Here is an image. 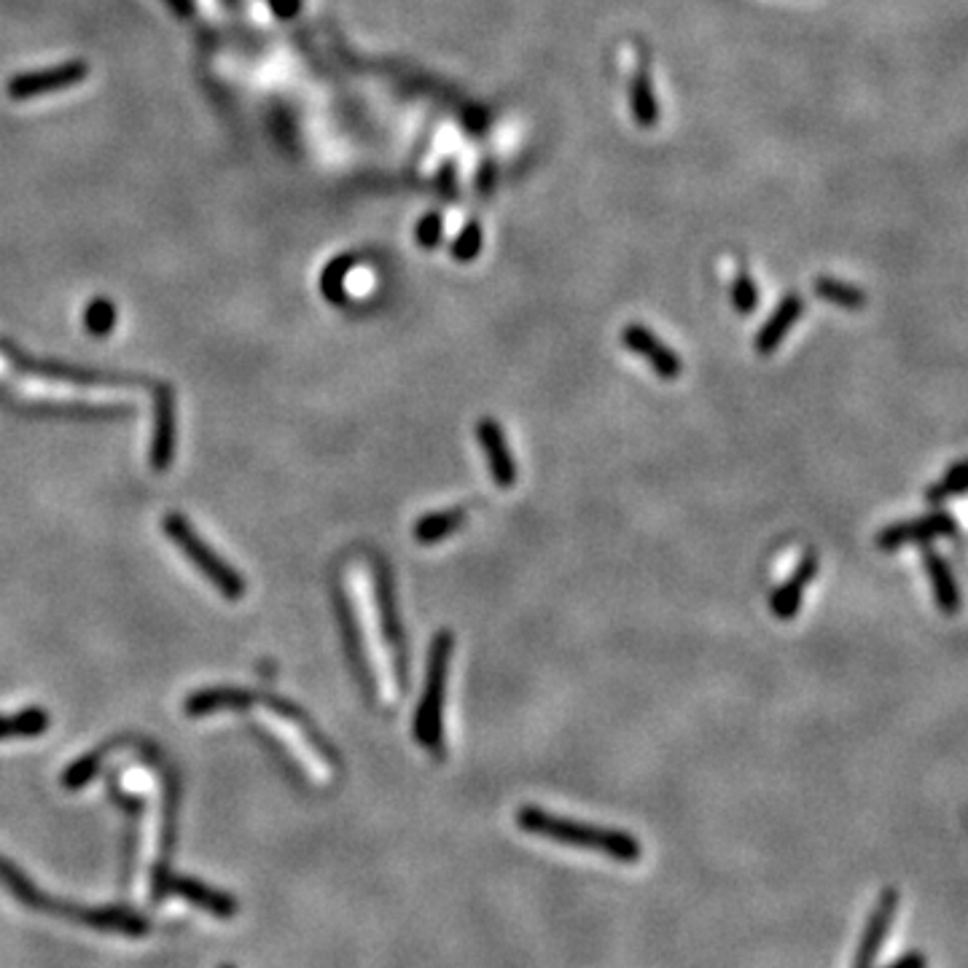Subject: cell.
Wrapping results in <instances>:
<instances>
[{"label": "cell", "instance_id": "cell-2", "mask_svg": "<svg viewBox=\"0 0 968 968\" xmlns=\"http://www.w3.org/2000/svg\"><path fill=\"white\" fill-rule=\"evenodd\" d=\"M248 708H254L261 727L286 745V751L305 767L309 778L318 780V783L332 778V748L315 734V729L307 724L305 715L296 713V708L275 700V697H261L250 692L243 710Z\"/></svg>", "mask_w": 968, "mask_h": 968}, {"label": "cell", "instance_id": "cell-3", "mask_svg": "<svg viewBox=\"0 0 968 968\" xmlns=\"http://www.w3.org/2000/svg\"><path fill=\"white\" fill-rule=\"evenodd\" d=\"M452 651H455V635H452L450 630H438L434 641H431L423 697H419L415 724H412L415 740L425 748V751H431V753H442L444 694H447V675H450Z\"/></svg>", "mask_w": 968, "mask_h": 968}, {"label": "cell", "instance_id": "cell-24", "mask_svg": "<svg viewBox=\"0 0 968 968\" xmlns=\"http://www.w3.org/2000/svg\"><path fill=\"white\" fill-rule=\"evenodd\" d=\"M732 305L740 315H751L753 309L759 307V288H757V283H753L745 273H740L738 280H734Z\"/></svg>", "mask_w": 968, "mask_h": 968}, {"label": "cell", "instance_id": "cell-25", "mask_svg": "<svg viewBox=\"0 0 968 968\" xmlns=\"http://www.w3.org/2000/svg\"><path fill=\"white\" fill-rule=\"evenodd\" d=\"M442 231H444L442 216H438V213H428V216L417 224V243L423 245V248H436V245L442 243Z\"/></svg>", "mask_w": 968, "mask_h": 968}, {"label": "cell", "instance_id": "cell-6", "mask_svg": "<svg viewBox=\"0 0 968 968\" xmlns=\"http://www.w3.org/2000/svg\"><path fill=\"white\" fill-rule=\"evenodd\" d=\"M89 76L87 62H65L49 70H32V73L14 76L9 81V97L11 100H30V97H41L51 92H62V89L76 87Z\"/></svg>", "mask_w": 968, "mask_h": 968}, {"label": "cell", "instance_id": "cell-9", "mask_svg": "<svg viewBox=\"0 0 968 968\" xmlns=\"http://www.w3.org/2000/svg\"><path fill=\"white\" fill-rule=\"evenodd\" d=\"M818 567H821V563H818L816 554H804V557L799 560V565L793 567L791 576L770 595V611L774 619L789 622V619L797 616L799 609H802L807 586H810V581L818 576Z\"/></svg>", "mask_w": 968, "mask_h": 968}, {"label": "cell", "instance_id": "cell-12", "mask_svg": "<svg viewBox=\"0 0 968 968\" xmlns=\"http://www.w3.org/2000/svg\"><path fill=\"white\" fill-rule=\"evenodd\" d=\"M804 313V302L799 294H789L783 302H780V307L774 309V313L767 318L764 326H761V332L757 334V353L759 355H772L780 347V342L786 339V334L791 332L793 323L802 318Z\"/></svg>", "mask_w": 968, "mask_h": 968}, {"label": "cell", "instance_id": "cell-17", "mask_svg": "<svg viewBox=\"0 0 968 968\" xmlns=\"http://www.w3.org/2000/svg\"><path fill=\"white\" fill-rule=\"evenodd\" d=\"M812 290H816L821 299H826L829 305H834V307H842V309H863L867 307V294H863V290L848 286V283H839V280H834V277H816Z\"/></svg>", "mask_w": 968, "mask_h": 968}, {"label": "cell", "instance_id": "cell-20", "mask_svg": "<svg viewBox=\"0 0 968 968\" xmlns=\"http://www.w3.org/2000/svg\"><path fill=\"white\" fill-rule=\"evenodd\" d=\"M170 888H176L180 896H186V899H189V901L199 903V907L210 909V912H216V915H231V912H235V903L226 899V896L216 893V890H210V888H205V886H199V882L172 880Z\"/></svg>", "mask_w": 968, "mask_h": 968}, {"label": "cell", "instance_id": "cell-10", "mask_svg": "<svg viewBox=\"0 0 968 968\" xmlns=\"http://www.w3.org/2000/svg\"><path fill=\"white\" fill-rule=\"evenodd\" d=\"M157 393V409H154V442L151 463L157 471H165L176 455V396L170 387H154Z\"/></svg>", "mask_w": 968, "mask_h": 968}, {"label": "cell", "instance_id": "cell-4", "mask_svg": "<svg viewBox=\"0 0 968 968\" xmlns=\"http://www.w3.org/2000/svg\"><path fill=\"white\" fill-rule=\"evenodd\" d=\"M165 533L170 535L172 544H176L180 552L189 557V563L197 567V571L203 573V576L208 579L224 597L240 600L245 595V581H243L240 573L231 571V567L226 565L224 560L218 557V554L213 552V549L205 544L203 539H199V533L191 531V525L184 520V516L172 514V512L167 514L165 516Z\"/></svg>", "mask_w": 968, "mask_h": 968}, {"label": "cell", "instance_id": "cell-11", "mask_svg": "<svg viewBox=\"0 0 968 968\" xmlns=\"http://www.w3.org/2000/svg\"><path fill=\"white\" fill-rule=\"evenodd\" d=\"M896 907H899V893H896V890H886L869 918V928L867 934H863L861 947H858V955H856V968H871V964H875L877 952H880L882 941H886V936L890 931V922H893Z\"/></svg>", "mask_w": 968, "mask_h": 968}, {"label": "cell", "instance_id": "cell-1", "mask_svg": "<svg viewBox=\"0 0 968 968\" xmlns=\"http://www.w3.org/2000/svg\"><path fill=\"white\" fill-rule=\"evenodd\" d=\"M514 821L522 831H527V834L546 837L557 844H567V848L603 853L613 858V861L635 863L641 861L643 856L641 842H638L632 834H628V831L579 823V821H571V818L552 816V812L541 810V807H522V810L516 812Z\"/></svg>", "mask_w": 968, "mask_h": 968}, {"label": "cell", "instance_id": "cell-22", "mask_svg": "<svg viewBox=\"0 0 968 968\" xmlns=\"http://www.w3.org/2000/svg\"><path fill=\"white\" fill-rule=\"evenodd\" d=\"M116 323V309L108 299H95L92 305L83 309V326L89 328V334L95 337H106L113 332Z\"/></svg>", "mask_w": 968, "mask_h": 968}, {"label": "cell", "instance_id": "cell-28", "mask_svg": "<svg viewBox=\"0 0 968 968\" xmlns=\"http://www.w3.org/2000/svg\"><path fill=\"white\" fill-rule=\"evenodd\" d=\"M165 3L170 6V9L176 11V14L180 19H186V17L194 14V0H165Z\"/></svg>", "mask_w": 968, "mask_h": 968}, {"label": "cell", "instance_id": "cell-15", "mask_svg": "<svg viewBox=\"0 0 968 968\" xmlns=\"http://www.w3.org/2000/svg\"><path fill=\"white\" fill-rule=\"evenodd\" d=\"M630 102H632V116H635V121L641 127L649 129V127H654L656 121H660V102H656L654 83H651L645 60H641V65H638V73H635V79H632Z\"/></svg>", "mask_w": 968, "mask_h": 968}, {"label": "cell", "instance_id": "cell-14", "mask_svg": "<svg viewBox=\"0 0 968 968\" xmlns=\"http://www.w3.org/2000/svg\"><path fill=\"white\" fill-rule=\"evenodd\" d=\"M466 520H468V508L466 506L442 508V512L423 514L417 520V525H415L417 544H423V546L438 544V541H444V539H447V535L461 531V527L466 525Z\"/></svg>", "mask_w": 968, "mask_h": 968}, {"label": "cell", "instance_id": "cell-23", "mask_svg": "<svg viewBox=\"0 0 968 968\" xmlns=\"http://www.w3.org/2000/svg\"><path fill=\"white\" fill-rule=\"evenodd\" d=\"M482 254V226L476 221L466 224V229L457 235V240L452 243V258L461 264L474 261Z\"/></svg>", "mask_w": 968, "mask_h": 968}, {"label": "cell", "instance_id": "cell-27", "mask_svg": "<svg viewBox=\"0 0 968 968\" xmlns=\"http://www.w3.org/2000/svg\"><path fill=\"white\" fill-rule=\"evenodd\" d=\"M888 968H926V958H922V955H918V952L903 955V958L896 960V964H890Z\"/></svg>", "mask_w": 968, "mask_h": 968}, {"label": "cell", "instance_id": "cell-16", "mask_svg": "<svg viewBox=\"0 0 968 968\" xmlns=\"http://www.w3.org/2000/svg\"><path fill=\"white\" fill-rule=\"evenodd\" d=\"M245 702H248V692L243 689H208L186 700V713L208 715L221 713V710H243Z\"/></svg>", "mask_w": 968, "mask_h": 968}, {"label": "cell", "instance_id": "cell-8", "mask_svg": "<svg viewBox=\"0 0 968 968\" xmlns=\"http://www.w3.org/2000/svg\"><path fill=\"white\" fill-rule=\"evenodd\" d=\"M476 438H480L484 457H487V468L493 482L498 487L508 490L516 484V463L508 450L506 434H503V425L495 417H482L476 425Z\"/></svg>", "mask_w": 968, "mask_h": 968}, {"label": "cell", "instance_id": "cell-21", "mask_svg": "<svg viewBox=\"0 0 968 968\" xmlns=\"http://www.w3.org/2000/svg\"><path fill=\"white\" fill-rule=\"evenodd\" d=\"M966 493V463L958 461L955 466L947 471L945 480L936 482L931 490L926 493L928 503H934V506H939V503H945L947 498H958V495Z\"/></svg>", "mask_w": 968, "mask_h": 968}, {"label": "cell", "instance_id": "cell-26", "mask_svg": "<svg viewBox=\"0 0 968 968\" xmlns=\"http://www.w3.org/2000/svg\"><path fill=\"white\" fill-rule=\"evenodd\" d=\"M269 3H273L275 14L280 19H294L302 9V0H269Z\"/></svg>", "mask_w": 968, "mask_h": 968}, {"label": "cell", "instance_id": "cell-19", "mask_svg": "<svg viewBox=\"0 0 968 968\" xmlns=\"http://www.w3.org/2000/svg\"><path fill=\"white\" fill-rule=\"evenodd\" d=\"M355 267V256H337L326 267V273L320 277V290L326 294V299L332 305H347V290H345V275Z\"/></svg>", "mask_w": 968, "mask_h": 968}, {"label": "cell", "instance_id": "cell-13", "mask_svg": "<svg viewBox=\"0 0 968 968\" xmlns=\"http://www.w3.org/2000/svg\"><path fill=\"white\" fill-rule=\"evenodd\" d=\"M922 565H926L928 576H931L934 597H936V605H939V611L947 613V616L958 613L960 611V590H958V584H955L950 563H947V560L941 557L936 549L922 544Z\"/></svg>", "mask_w": 968, "mask_h": 968}, {"label": "cell", "instance_id": "cell-5", "mask_svg": "<svg viewBox=\"0 0 968 968\" xmlns=\"http://www.w3.org/2000/svg\"><path fill=\"white\" fill-rule=\"evenodd\" d=\"M955 535H958V522H955L947 512H934V514L918 516V520L896 522V525L877 533L875 544L877 549H882V552H896V549L901 546H912V544L922 546L934 539H955Z\"/></svg>", "mask_w": 968, "mask_h": 968}, {"label": "cell", "instance_id": "cell-18", "mask_svg": "<svg viewBox=\"0 0 968 968\" xmlns=\"http://www.w3.org/2000/svg\"><path fill=\"white\" fill-rule=\"evenodd\" d=\"M49 727V715L41 708H30L17 715H0V740L36 738Z\"/></svg>", "mask_w": 968, "mask_h": 968}, {"label": "cell", "instance_id": "cell-7", "mask_svg": "<svg viewBox=\"0 0 968 968\" xmlns=\"http://www.w3.org/2000/svg\"><path fill=\"white\" fill-rule=\"evenodd\" d=\"M622 345L628 347L630 353L641 355L643 360H649V366L654 369L656 377H662V379L681 377V372H683L681 355H678L673 347L664 345V342L656 337L651 328L641 326V323H630V326H624Z\"/></svg>", "mask_w": 968, "mask_h": 968}]
</instances>
